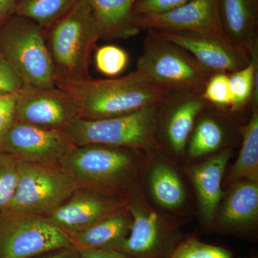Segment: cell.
<instances>
[{
    "mask_svg": "<svg viewBox=\"0 0 258 258\" xmlns=\"http://www.w3.org/2000/svg\"><path fill=\"white\" fill-rule=\"evenodd\" d=\"M202 94L209 104L230 113L232 100L229 74L215 73L211 75L204 86Z\"/></svg>",
    "mask_w": 258,
    "mask_h": 258,
    "instance_id": "cell-27",
    "label": "cell"
},
{
    "mask_svg": "<svg viewBox=\"0 0 258 258\" xmlns=\"http://www.w3.org/2000/svg\"><path fill=\"white\" fill-rule=\"evenodd\" d=\"M226 36L247 52L258 45V0H220Z\"/></svg>",
    "mask_w": 258,
    "mask_h": 258,
    "instance_id": "cell-20",
    "label": "cell"
},
{
    "mask_svg": "<svg viewBox=\"0 0 258 258\" xmlns=\"http://www.w3.org/2000/svg\"><path fill=\"white\" fill-rule=\"evenodd\" d=\"M16 0H0V26L15 15Z\"/></svg>",
    "mask_w": 258,
    "mask_h": 258,
    "instance_id": "cell-35",
    "label": "cell"
},
{
    "mask_svg": "<svg viewBox=\"0 0 258 258\" xmlns=\"http://www.w3.org/2000/svg\"><path fill=\"white\" fill-rule=\"evenodd\" d=\"M137 70L166 91L203 93L213 74L187 51L152 31H148L144 39Z\"/></svg>",
    "mask_w": 258,
    "mask_h": 258,
    "instance_id": "cell-6",
    "label": "cell"
},
{
    "mask_svg": "<svg viewBox=\"0 0 258 258\" xmlns=\"http://www.w3.org/2000/svg\"><path fill=\"white\" fill-rule=\"evenodd\" d=\"M240 125L236 124L232 115L215 107L208 106L196 120L190 135L185 164L233 148L234 137L239 132Z\"/></svg>",
    "mask_w": 258,
    "mask_h": 258,
    "instance_id": "cell-19",
    "label": "cell"
},
{
    "mask_svg": "<svg viewBox=\"0 0 258 258\" xmlns=\"http://www.w3.org/2000/svg\"><path fill=\"white\" fill-rule=\"evenodd\" d=\"M78 188L58 164L20 161L16 191L5 213L46 216Z\"/></svg>",
    "mask_w": 258,
    "mask_h": 258,
    "instance_id": "cell-7",
    "label": "cell"
},
{
    "mask_svg": "<svg viewBox=\"0 0 258 258\" xmlns=\"http://www.w3.org/2000/svg\"><path fill=\"white\" fill-rule=\"evenodd\" d=\"M76 144L64 130L48 129L15 120L0 141V152L19 161L58 164Z\"/></svg>",
    "mask_w": 258,
    "mask_h": 258,
    "instance_id": "cell-12",
    "label": "cell"
},
{
    "mask_svg": "<svg viewBox=\"0 0 258 258\" xmlns=\"http://www.w3.org/2000/svg\"><path fill=\"white\" fill-rule=\"evenodd\" d=\"M40 258H80L79 250L74 245L56 249L42 254Z\"/></svg>",
    "mask_w": 258,
    "mask_h": 258,
    "instance_id": "cell-34",
    "label": "cell"
},
{
    "mask_svg": "<svg viewBox=\"0 0 258 258\" xmlns=\"http://www.w3.org/2000/svg\"><path fill=\"white\" fill-rule=\"evenodd\" d=\"M210 104L200 92L168 91L160 101L156 139L159 149L185 163L186 145L199 115Z\"/></svg>",
    "mask_w": 258,
    "mask_h": 258,
    "instance_id": "cell-11",
    "label": "cell"
},
{
    "mask_svg": "<svg viewBox=\"0 0 258 258\" xmlns=\"http://www.w3.org/2000/svg\"><path fill=\"white\" fill-rule=\"evenodd\" d=\"M126 208L125 203L91 190L78 188L59 208L44 216L69 235L91 227Z\"/></svg>",
    "mask_w": 258,
    "mask_h": 258,
    "instance_id": "cell-18",
    "label": "cell"
},
{
    "mask_svg": "<svg viewBox=\"0 0 258 258\" xmlns=\"http://www.w3.org/2000/svg\"><path fill=\"white\" fill-rule=\"evenodd\" d=\"M79 117L74 100L57 86H24L16 93L17 121L44 128L66 130Z\"/></svg>",
    "mask_w": 258,
    "mask_h": 258,
    "instance_id": "cell-13",
    "label": "cell"
},
{
    "mask_svg": "<svg viewBox=\"0 0 258 258\" xmlns=\"http://www.w3.org/2000/svg\"><path fill=\"white\" fill-rule=\"evenodd\" d=\"M147 153L101 144L76 146L58 165L79 188L126 201L142 187Z\"/></svg>",
    "mask_w": 258,
    "mask_h": 258,
    "instance_id": "cell-1",
    "label": "cell"
},
{
    "mask_svg": "<svg viewBox=\"0 0 258 258\" xmlns=\"http://www.w3.org/2000/svg\"><path fill=\"white\" fill-rule=\"evenodd\" d=\"M241 147L238 157L224 177L228 186L240 179L258 181V104L251 106L250 117L239 126Z\"/></svg>",
    "mask_w": 258,
    "mask_h": 258,
    "instance_id": "cell-23",
    "label": "cell"
},
{
    "mask_svg": "<svg viewBox=\"0 0 258 258\" xmlns=\"http://www.w3.org/2000/svg\"><path fill=\"white\" fill-rule=\"evenodd\" d=\"M19 161L11 154L0 152V215L8 211L18 184Z\"/></svg>",
    "mask_w": 258,
    "mask_h": 258,
    "instance_id": "cell-26",
    "label": "cell"
},
{
    "mask_svg": "<svg viewBox=\"0 0 258 258\" xmlns=\"http://www.w3.org/2000/svg\"><path fill=\"white\" fill-rule=\"evenodd\" d=\"M232 154L233 148H227L198 163L181 166L195 191L199 218L209 230L223 197L222 182Z\"/></svg>",
    "mask_w": 258,
    "mask_h": 258,
    "instance_id": "cell-16",
    "label": "cell"
},
{
    "mask_svg": "<svg viewBox=\"0 0 258 258\" xmlns=\"http://www.w3.org/2000/svg\"><path fill=\"white\" fill-rule=\"evenodd\" d=\"M159 106L160 101L130 114L103 119L79 117L64 131L76 146L101 144L147 153L160 150L156 139Z\"/></svg>",
    "mask_w": 258,
    "mask_h": 258,
    "instance_id": "cell-4",
    "label": "cell"
},
{
    "mask_svg": "<svg viewBox=\"0 0 258 258\" xmlns=\"http://www.w3.org/2000/svg\"><path fill=\"white\" fill-rule=\"evenodd\" d=\"M92 8L101 40H113L135 36L141 32L135 22L136 0H86Z\"/></svg>",
    "mask_w": 258,
    "mask_h": 258,
    "instance_id": "cell-21",
    "label": "cell"
},
{
    "mask_svg": "<svg viewBox=\"0 0 258 258\" xmlns=\"http://www.w3.org/2000/svg\"><path fill=\"white\" fill-rule=\"evenodd\" d=\"M152 32L187 51L212 74L235 72L247 66L250 60L247 51L230 40L225 34Z\"/></svg>",
    "mask_w": 258,
    "mask_h": 258,
    "instance_id": "cell-14",
    "label": "cell"
},
{
    "mask_svg": "<svg viewBox=\"0 0 258 258\" xmlns=\"http://www.w3.org/2000/svg\"><path fill=\"white\" fill-rule=\"evenodd\" d=\"M16 93H0V141L15 118Z\"/></svg>",
    "mask_w": 258,
    "mask_h": 258,
    "instance_id": "cell-32",
    "label": "cell"
},
{
    "mask_svg": "<svg viewBox=\"0 0 258 258\" xmlns=\"http://www.w3.org/2000/svg\"><path fill=\"white\" fill-rule=\"evenodd\" d=\"M169 258H233L228 249L205 243L195 237L180 240Z\"/></svg>",
    "mask_w": 258,
    "mask_h": 258,
    "instance_id": "cell-28",
    "label": "cell"
},
{
    "mask_svg": "<svg viewBox=\"0 0 258 258\" xmlns=\"http://www.w3.org/2000/svg\"><path fill=\"white\" fill-rule=\"evenodd\" d=\"M191 0H136L134 17L163 14L175 9Z\"/></svg>",
    "mask_w": 258,
    "mask_h": 258,
    "instance_id": "cell-30",
    "label": "cell"
},
{
    "mask_svg": "<svg viewBox=\"0 0 258 258\" xmlns=\"http://www.w3.org/2000/svg\"><path fill=\"white\" fill-rule=\"evenodd\" d=\"M179 166L161 150L147 153L142 183L152 206L167 220L180 226L191 212L189 193L181 174L182 167Z\"/></svg>",
    "mask_w": 258,
    "mask_h": 258,
    "instance_id": "cell-10",
    "label": "cell"
},
{
    "mask_svg": "<svg viewBox=\"0 0 258 258\" xmlns=\"http://www.w3.org/2000/svg\"><path fill=\"white\" fill-rule=\"evenodd\" d=\"M0 52L28 87L55 86L44 29L30 19L13 15L0 26Z\"/></svg>",
    "mask_w": 258,
    "mask_h": 258,
    "instance_id": "cell-5",
    "label": "cell"
},
{
    "mask_svg": "<svg viewBox=\"0 0 258 258\" xmlns=\"http://www.w3.org/2000/svg\"><path fill=\"white\" fill-rule=\"evenodd\" d=\"M135 22L141 31L225 34L220 0H191L163 14L136 17Z\"/></svg>",
    "mask_w": 258,
    "mask_h": 258,
    "instance_id": "cell-17",
    "label": "cell"
},
{
    "mask_svg": "<svg viewBox=\"0 0 258 258\" xmlns=\"http://www.w3.org/2000/svg\"><path fill=\"white\" fill-rule=\"evenodd\" d=\"M128 62V55L123 49L107 45L97 49L95 55L96 69L105 76L113 77L121 74Z\"/></svg>",
    "mask_w": 258,
    "mask_h": 258,
    "instance_id": "cell-29",
    "label": "cell"
},
{
    "mask_svg": "<svg viewBox=\"0 0 258 258\" xmlns=\"http://www.w3.org/2000/svg\"><path fill=\"white\" fill-rule=\"evenodd\" d=\"M80 0H16L15 14L36 22L42 28L50 26Z\"/></svg>",
    "mask_w": 258,
    "mask_h": 258,
    "instance_id": "cell-25",
    "label": "cell"
},
{
    "mask_svg": "<svg viewBox=\"0 0 258 258\" xmlns=\"http://www.w3.org/2000/svg\"><path fill=\"white\" fill-rule=\"evenodd\" d=\"M55 86L74 100L80 117L87 120L130 114L161 101L168 92L138 70L115 79L90 78Z\"/></svg>",
    "mask_w": 258,
    "mask_h": 258,
    "instance_id": "cell-2",
    "label": "cell"
},
{
    "mask_svg": "<svg viewBox=\"0 0 258 258\" xmlns=\"http://www.w3.org/2000/svg\"><path fill=\"white\" fill-rule=\"evenodd\" d=\"M70 245L71 236L45 217L0 215V258H33Z\"/></svg>",
    "mask_w": 258,
    "mask_h": 258,
    "instance_id": "cell-9",
    "label": "cell"
},
{
    "mask_svg": "<svg viewBox=\"0 0 258 258\" xmlns=\"http://www.w3.org/2000/svg\"><path fill=\"white\" fill-rule=\"evenodd\" d=\"M133 217L125 208L105 220L71 236L73 245L86 249H116L128 237Z\"/></svg>",
    "mask_w": 258,
    "mask_h": 258,
    "instance_id": "cell-22",
    "label": "cell"
},
{
    "mask_svg": "<svg viewBox=\"0 0 258 258\" xmlns=\"http://www.w3.org/2000/svg\"><path fill=\"white\" fill-rule=\"evenodd\" d=\"M249 55L250 60L247 66L229 74L231 115L237 114L249 105L258 104V45Z\"/></svg>",
    "mask_w": 258,
    "mask_h": 258,
    "instance_id": "cell-24",
    "label": "cell"
},
{
    "mask_svg": "<svg viewBox=\"0 0 258 258\" xmlns=\"http://www.w3.org/2000/svg\"><path fill=\"white\" fill-rule=\"evenodd\" d=\"M44 32L55 84L90 79L91 54L101 33L88 2L80 0Z\"/></svg>",
    "mask_w": 258,
    "mask_h": 258,
    "instance_id": "cell-3",
    "label": "cell"
},
{
    "mask_svg": "<svg viewBox=\"0 0 258 258\" xmlns=\"http://www.w3.org/2000/svg\"><path fill=\"white\" fill-rule=\"evenodd\" d=\"M258 181L240 179L227 186L212 221L217 233L250 238L257 232Z\"/></svg>",
    "mask_w": 258,
    "mask_h": 258,
    "instance_id": "cell-15",
    "label": "cell"
},
{
    "mask_svg": "<svg viewBox=\"0 0 258 258\" xmlns=\"http://www.w3.org/2000/svg\"><path fill=\"white\" fill-rule=\"evenodd\" d=\"M24 86L18 71L0 52V93H17Z\"/></svg>",
    "mask_w": 258,
    "mask_h": 258,
    "instance_id": "cell-31",
    "label": "cell"
},
{
    "mask_svg": "<svg viewBox=\"0 0 258 258\" xmlns=\"http://www.w3.org/2000/svg\"><path fill=\"white\" fill-rule=\"evenodd\" d=\"M125 206L133 217L130 233L115 250L132 258H169L179 241V225L167 220L148 200L143 187L132 194Z\"/></svg>",
    "mask_w": 258,
    "mask_h": 258,
    "instance_id": "cell-8",
    "label": "cell"
},
{
    "mask_svg": "<svg viewBox=\"0 0 258 258\" xmlns=\"http://www.w3.org/2000/svg\"><path fill=\"white\" fill-rule=\"evenodd\" d=\"M80 258H132L112 249H86L79 250Z\"/></svg>",
    "mask_w": 258,
    "mask_h": 258,
    "instance_id": "cell-33",
    "label": "cell"
}]
</instances>
